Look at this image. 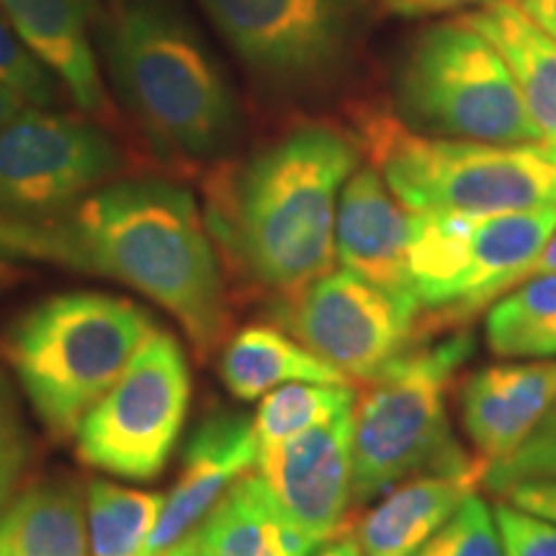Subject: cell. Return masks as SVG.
I'll list each match as a JSON object with an SVG mask.
<instances>
[{
    "mask_svg": "<svg viewBox=\"0 0 556 556\" xmlns=\"http://www.w3.org/2000/svg\"><path fill=\"white\" fill-rule=\"evenodd\" d=\"M544 274H556V232L548 238L544 250L539 253V258L533 261V266L528 268V276H544Z\"/></svg>",
    "mask_w": 556,
    "mask_h": 556,
    "instance_id": "e575fe53",
    "label": "cell"
},
{
    "mask_svg": "<svg viewBox=\"0 0 556 556\" xmlns=\"http://www.w3.org/2000/svg\"><path fill=\"white\" fill-rule=\"evenodd\" d=\"M520 9L556 39V0H526V3H520Z\"/></svg>",
    "mask_w": 556,
    "mask_h": 556,
    "instance_id": "d6a6232c",
    "label": "cell"
},
{
    "mask_svg": "<svg viewBox=\"0 0 556 556\" xmlns=\"http://www.w3.org/2000/svg\"><path fill=\"white\" fill-rule=\"evenodd\" d=\"M523 479H556V433H533L516 454L486 469L484 484L497 492Z\"/></svg>",
    "mask_w": 556,
    "mask_h": 556,
    "instance_id": "f1b7e54d",
    "label": "cell"
},
{
    "mask_svg": "<svg viewBox=\"0 0 556 556\" xmlns=\"http://www.w3.org/2000/svg\"><path fill=\"white\" fill-rule=\"evenodd\" d=\"M484 338L500 358L556 356V274L526 278L500 296L486 309Z\"/></svg>",
    "mask_w": 556,
    "mask_h": 556,
    "instance_id": "603a6c76",
    "label": "cell"
},
{
    "mask_svg": "<svg viewBox=\"0 0 556 556\" xmlns=\"http://www.w3.org/2000/svg\"><path fill=\"white\" fill-rule=\"evenodd\" d=\"M5 497H9V486H5V490H0V513H3V507H5Z\"/></svg>",
    "mask_w": 556,
    "mask_h": 556,
    "instance_id": "74e56055",
    "label": "cell"
},
{
    "mask_svg": "<svg viewBox=\"0 0 556 556\" xmlns=\"http://www.w3.org/2000/svg\"><path fill=\"white\" fill-rule=\"evenodd\" d=\"M353 137L409 212L500 214L556 206V150L422 135L394 111L364 106Z\"/></svg>",
    "mask_w": 556,
    "mask_h": 556,
    "instance_id": "5b68a950",
    "label": "cell"
},
{
    "mask_svg": "<svg viewBox=\"0 0 556 556\" xmlns=\"http://www.w3.org/2000/svg\"><path fill=\"white\" fill-rule=\"evenodd\" d=\"M462 21L497 47L516 78L539 139L556 150V39L513 0L464 13Z\"/></svg>",
    "mask_w": 556,
    "mask_h": 556,
    "instance_id": "d6986e66",
    "label": "cell"
},
{
    "mask_svg": "<svg viewBox=\"0 0 556 556\" xmlns=\"http://www.w3.org/2000/svg\"><path fill=\"white\" fill-rule=\"evenodd\" d=\"M3 384H5V379H3V377H0V387H3Z\"/></svg>",
    "mask_w": 556,
    "mask_h": 556,
    "instance_id": "ab89813d",
    "label": "cell"
},
{
    "mask_svg": "<svg viewBox=\"0 0 556 556\" xmlns=\"http://www.w3.org/2000/svg\"><path fill=\"white\" fill-rule=\"evenodd\" d=\"M165 495L93 479L86 492L90 556H144Z\"/></svg>",
    "mask_w": 556,
    "mask_h": 556,
    "instance_id": "cb8c5ba5",
    "label": "cell"
},
{
    "mask_svg": "<svg viewBox=\"0 0 556 556\" xmlns=\"http://www.w3.org/2000/svg\"><path fill=\"white\" fill-rule=\"evenodd\" d=\"M11 276H13V268H11V263H9V255L0 253V287H3V283L9 281Z\"/></svg>",
    "mask_w": 556,
    "mask_h": 556,
    "instance_id": "8d00e7d4",
    "label": "cell"
},
{
    "mask_svg": "<svg viewBox=\"0 0 556 556\" xmlns=\"http://www.w3.org/2000/svg\"><path fill=\"white\" fill-rule=\"evenodd\" d=\"M219 356L222 384L242 402L266 397L268 392L291 381L351 384L345 374L307 351L276 323L245 325L222 345Z\"/></svg>",
    "mask_w": 556,
    "mask_h": 556,
    "instance_id": "44dd1931",
    "label": "cell"
},
{
    "mask_svg": "<svg viewBox=\"0 0 556 556\" xmlns=\"http://www.w3.org/2000/svg\"><path fill=\"white\" fill-rule=\"evenodd\" d=\"M554 232L556 206L500 214L413 212L407 263L420 338L467 330L526 281Z\"/></svg>",
    "mask_w": 556,
    "mask_h": 556,
    "instance_id": "52a82bcc",
    "label": "cell"
},
{
    "mask_svg": "<svg viewBox=\"0 0 556 556\" xmlns=\"http://www.w3.org/2000/svg\"><path fill=\"white\" fill-rule=\"evenodd\" d=\"M26 109V101L18 99L13 90H9L5 86H0V129L5 127V124H11L21 111Z\"/></svg>",
    "mask_w": 556,
    "mask_h": 556,
    "instance_id": "836d02e7",
    "label": "cell"
},
{
    "mask_svg": "<svg viewBox=\"0 0 556 556\" xmlns=\"http://www.w3.org/2000/svg\"><path fill=\"white\" fill-rule=\"evenodd\" d=\"M364 163L351 129L302 122L214 173L204 219L227 283L268 312L336 268V214L345 180Z\"/></svg>",
    "mask_w": 556,
    "mask_h": 556,
    "instance_id": "7a4b0ae2",
    "label": "cell"
},
{
    "mask_svg": "<svg viewBox=\"0 0 556 556\" xmlns=\"http://www.w3.org/2000/svg\"><path fill=\"white\" fill-rule=\"evenodd\" d=\"M397 101L407 124L438 137L541 142L503 54L462 18L413 39L397 70Z\"/></svg>",
    "mask_w": 556,
    "mask_h": 556,
    "instance_id": "ba28073f",
    "label": "cell"
},
{
    "mask_svg": "<svg viewBox=\"0 0 556 556\" xmlns=\"http://www.w3.org/2000/svg\"><path fill=\"white\" fill-rule=\"evenodd\" d=\"M500 500L556 523V479H523L497 490Z\"/></svg>",
    "mask_w": 556,
    "mask_h": 556,
    "instance_id": "f546056e",
    "label": "cell"
},
{
    "mask_svg": "<svg viewBox=\"0 0 556 556\" xmlns=\"http://www.w3.org/2000/svg\"><path fill=\"white\" fill-rule=\"evenodd\" d=\"M263 86L307 93L351 65L371 0H199Z\"/></svg>",
    "mask_w": 556,
    "mask_h": 556,
    "instance_id": "9c48e42d",
    "label": "cell"
},
{
    "mask_svg": "<svg viewBox=\"0 0 556 556\" xmlns=\"http://www.w3.org/2000/svg\"><path fill=\"white\" fill-rule=\"evenodd\" d=\"M495 523L505 556H556V523L500 500Z\"/></svg>",
    "mask_w": 556,
    "mask_h": 556,
    "instance_id": "83f0119b",
    "label": "cell"
},
{
    "mask_svg": "<svg viewBox=\"0 0 556 556\" xmlns=\"http://www.w3.org/2000/svg\"><path fill=\"white\" fill-rule=\"evenodd\" d=\"M356 405L353 384H312V381H291L268 392L261 400L253 417V430L258 446L289 441L304 430H312L336 417L351 413Z\"/></svg>",
    "mask_w": 556,
    "mask_h": 556,
    "instance_id": "d4e9b609",
    "label": "cell"
},
{
    "mask_svg": "<svg viewBox=\"0 0 556 556\" xmlns=\"http://www.w3.org/2000/svg\"><path fill=\"white\" fill-rule=\"evenodd\" d=\"M155 330L150 312L129 299L67 291L11 325L5 358L45 428L65 441Z\"/></svg>",
    "mask_w": 556,
    "mask_h": 556,
    "instance_id": "8992f818",
    "label": "cell"
},
{
    "mask_svg": "<svg viewBox=\"0 0 556 556\" xmlns=\"http://www.w3.org/2000/svg\"><path fill=\"white\" fill-rule=\"evenodd\" d=\"M554 405L556 361L479 368L458 389L464 433L490 467L516 454Z\"/></svg>",
    "mask_w": 556,
    "mask_h": 556,
    "instance_id": "2e32d148",
    "label": "cell"
},
{
    "mask_svg": "<svg viewBox=\"0 0 556 556\" xmlns=\"http://www.w3.org/2000/svg\"><path fill=\"white\" fill-rule=\"evenodd\" d=\"M0 556H90L86 497L78 482L47 479L5 503Z\"/></svg>",
    "mask_w": 556,
    "mask_h": 556,
    "instance_id": "7402d4cb",
    "label": "cell"
},
{
    "mask_svg": "<svg viewBox=\"0 0 556 556\" xmlns=\"http://www.w3.org/2000/svg\"><path fill=\"white\" fill-rule=\"evenodd\" d=\"M317 556H366L364 548H361L356 531L351 526L343 528V531L336 533L330 541H325L323 548H319Z\"/></svg>",
    "mask_w": 556,
    "mask_h": 556,
    "instance_id": "1f68e13d",
    "label": "cell"
},
{
    "mask_svg": "<svg viewBox=\"0 0 556 556\" xmlns=\"http://www.w3.org/2000/svg\"><path fill=\"white\" fill-rule=\"evenodd\" d=\"M475 345L469 328L420 340L358 387L351 435L353 505L420 475L490 469L462 448L448 415V400Z\"/></svg>",
    "mask_w": 556,
    "mask_h": 556,
    "instance_id": "277c9868",
    "label": "cell"
},
{
    "mask_svg": "<svg viewBox=\"0 0 556 556\" xmlns=\"http://www.w3.org/2000/svg\"><path fill=\"white\" fill-rule=\"evenodd\" d=\"M413 556H505L495 513L475 492Z\"/></svg>",
    "mask_w": 556,
    "mask_h": 556,
    "instance_id": "484cf974",
    "label": "cell"
},
{
    "mask_svg": "<svg viewBox=\"0 0 556 556\" xmlns=\"http://www.w3.org/2000/svg\"><path fill=\"white\" fill-rule=\"evenodd\" d=\"M484 475L486 469L420 475L392 486L353 528L364 554L413 556L484 484Z\"/></svg>",
    "mask_w": 556,
    "mask_h": 556,
    "instance_id": "ac0fdd59",
    "label": "cell"
},
{
    "mask_svg": "<svg viewBox=\"0 0 556 556\" xmlns=\"http://www.w3.org/2000/svg\"><path fill=\"white\" fill-rule=\"evenodd\" d=\"M497 0H371L381 13L397 18H426V16H441V13L462 11V9H477V5H492Z\"/></svg>",
    "mask_w": 556,
    "mask_h": 556,
    "instance_id": "4dcf8cb0",
    "label": "cell"
},
{
    "mask_svg": "<svg viewBox=\"0 0 556 556\" xmlns=\"http://www.w3.org/2000/svg\"><path fill=\"white\" fill-rule=\"evenodd\" d=\"M111 3H119V0H111Z\"/></svg>",
    "mask_w": 556,
    "mask_h": 556,
    "instance_id": "60d3db41",
    "label": "cell"
},
{
    "mask_svg": "<svg viewBox=\"0 0 556 556\" xmlns=\"http://www.w3.org/2000/svg\"><path fill=\"white\" fill-rule=\"evenodd\" d=\"M536 433H556V405L552 407V413L544 417V422H541V428Z\"/></svg>",
    "mask_w": 556,
    "mask_h": 556,
    "instance_id": "d590c367",
    "label": "cell"
},
{
    "mask_svg": "<svg viewBox=\"0 0 556 556\" xmlns=\"http://www.w3.org/2000/svg\"><path fill=\"white\" fill-rule=\"evenodd\" d=\"M0 86L37 109H47L58 99V78L34 58L29 47L13 31L0 11Z\"/></svg>",
    "mask_w": 556,
    "mask_h": 556,
    "instance_id": "4316f807",
    "label": "cell"
},
{
    "mask_svg": "<svg viewBox=\"0 0 556 556\" xmlns=\"http://www.w3.org/2000/svg\"><path fill=\"white\" fill-rule=\"evenodd\" d=\"M409 235L413 212L400 204L374 165L361 163L338 199L336 258L340 268L381 289L417 317L407 263Z\"/></svg>",
    "mask_w": 556,
    "mask_h": 556,
    "instance_id": "9a60e30c",
    "label": "cell"
},
{
    "mask_svg": "<svg viewBox=\"0 0 556 556\" xmlns=\"http://www.w3.org/2000/svg\"><path fill=\"white\" fill-rule=\"evenodd\" d=\"M513 3H518V5H520V3H526V0H513Z\"/></svg>",
    "mask_w": 556,
    "mask_h": 556,
    "instance_id": "f35d334b",
    "label": "cell"
},
{
    "mask_svg": "<svg viewBox=\"0 0 556 556\" xmlns=\"http://www.w3.org/2000/svg\"><path fill=\"white\" fill-rule=\"evenodd\" d=\"M0 11L83 114L109 116L86 0H0Z\"/></svg>",
    "mask_w": 556,
    "mask_h": 556,
    "instance_id": "e0dca14e",
    "label": "cell"
},
{
    "mask_svg": "<svg viewBox=\"0 0 556 556\" xmlns=\"http://www.w3.org/2000/svg\"><path fill=\"white\" fill-rule=\"evenodd\" d=\"M270 323L356 387L422 340L415 315L345 268H332L287 307L270 312Z\"/></svg>",
    "mask_w": 556,
    "mask_h": 556,
    "instance_id": "7c38bea8",
    "label": "cell"
},
{
    "mask_svg": "<svg viewBox=\"0 0 556 556\" xmlns=\"http://www.w3.org/2000/svg\"><path fill=\"white\" fill-rule=\"evenodd\" d=\"M353 409L289 441L258 446L255 471L291 523L323 546L348 528L353 507Z\"/></svg>",
    "mask_w": 556,
    "mask_h": 556,
    "instance_id": "4fadbf2b",
    "label": "cell"
},
{
    "mask_svg": "<svg viewBox=\"0 0 556 556\" xmlns=\"http://www.w3.org/2000/svg\"><path fill=\"white\" fill-rule=\"evenodd\" d=\"M315 548L283 516L258 471L250 469L199 528L197 556H309Z\"/></svg>",
    "mask_w": 556,
    "mask_h": 556,
    "instance_id": "ffe728a7",
    "label": "cell"
},
{
    "mask_svg": "<svg viewBox=\"0 0 556 556\" xmlns=\"http://www.w3.org/2000/svg\"><path fill=\"white\" fill-rule=\"evenodd\" d=\"M189 402L186 351L170 332L155 330L80 420L78 456L111 477L150 482L176 448Z\"/></svg>",
    "mask_w": 556,
    "mask_h": 556,
    "instance_id": "30bf717a",
    "label": "cell"
},
{
    "mask_svg": "<svg viewBox=\"0 0 556 556\" xmlns=\"http://www.w3.org/2000/svg\"><path fill=\"white\" fill-rule=\"evenodd\" d=\"M255 458L253 420L227 409L204 417L186 443L184 469L163 500L144 556H170L191 544L229 486L255 469Z\"/></svg>",
    "mask_w": 556,
    "mask_h": 556,
    "instance_id": "5bb4252c",
    "label": "cell"
},
{
    "mask_svg": "<svg viewBox=\"0 0 556 556\" xmlns=\"http://www.w3.org/2000/svg\"><path fill=\"white\" fill-rule=\"evenodd\" d=\"M109 67L160 152L206 163L232 148L238 99L217 54L176 0H119Z\"/></svg>",
    "mask_w": 556,
    "mask_h": 556,
    "instance_id": "3957f363",
    "label": "cell"
},
{
    "mask_svg": "<svg viewBox=\"0 0 556 556\" xmlns=\"http://www.w3.org/2000/svg\"><path fill=\"white\" fill-rule=\"evenodd\" d=\"M122 170L119 142L99 124L24 109L0 129V217H47Z\"/></svg>",
    "mask_w": 556,
    "mask_h": 556,
    "instance_id": "8fae6325",
    "label": "cell"
},
{
    "mask_svg": "<svg viewBox=\"0 0 556 556\" xmlns=\"http://www.w3.org/2000/svg\"><path fill=\"white\" fill-rule=\"evenodd\" d=\"M0 253L139 291L178 319L201 361L232 330L229 283L204 212L170 180H109L47 217H0Z\"/></svg>",
    "mask_w": 556,
    "mask_h": 556,
    "instance_id": "6da1fadb",
    "label": "cell"
}]
</instances>
